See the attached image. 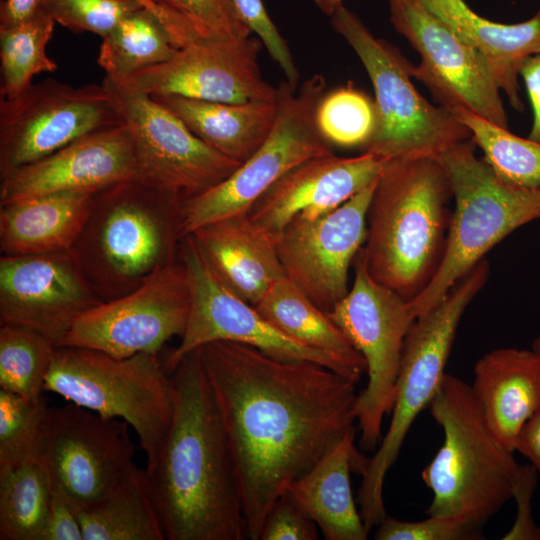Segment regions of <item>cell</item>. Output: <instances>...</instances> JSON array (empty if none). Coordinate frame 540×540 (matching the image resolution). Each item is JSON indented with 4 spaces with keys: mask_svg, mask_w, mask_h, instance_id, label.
Wrapping results in <instances>:
<instances>
[{
    "mask_svg": "<svg viewBox=\"0 0 540 540\" xmlns=\"http://www.w3.org/2000/svg\"><path fill=\"white\" fill-rule=\"evenodd\" d=\"M197 349L235 461L247 537L259 540L275 500L355 431L356 383L236 342Z\"/></svg>",
    "mask_w": 540,
    "mask_h": 540,
    "instance_id": "6da1fadb",
    "label": "cell"
},
{
    "mask_svg": "<svg viewBox=\"0 0 540 540\" xmlns=\"http://www.w3.org/2000/svg\"><path fill=\"white\" fill-rule=\"evenodd\" d=\"M169 375L172 421L145 469L165 538L247 539L235 461L198 349Z\"/></svg>",
    "mask_w": 540,
    "mask_h": 540,
    "instance_id": "7a4b0ae2",
    "label": "cell"
},
{
    "mask_svg": "<svg viewBox=\"0 0 540 540\" xmlns=\"http://www.w3.org/2000/svg\"><path fill=\"white\" fill-rule=\"evenodd\" d=\"M452 190L439 159L386 161L367 215L358 255L367 272L408 301L420 295L442 262Z\"/></svg>",
    "mask_w": 540,
    "mask_h": 540,
    "instance_id": "3957f363",
    "label": "cell"
},
{
    "mask_svg": "<svg viewBox=\"0 0 540 540\" xmlns=\"http://www.w3.org/2000/svg\"><path fill=\"white\" fill-rule=\"evenodd\" d=\"M182 200L139 178L92 195L70 252L102 301L123 296L177 262Z\"/></svg>",
    "mask_w": 540,
    "mask_h": 540,
    "instance_id": "277c9868",
    "label": "cell"
},
{
    "mask_svg": "<svg viewBox=\"0 0 540 540\" xmlns=\"http://www.w3.org/2000/svg\"><path fill=\"white\" fill-rule=\"evenodd\" d=\"M444 441L421 471L425 513L483 528L512 498L519 465L491 433L472 387L446 373L428 406Z\"/></svg>",
    "mask_w": 540,
    "mask_h": 540,
    "instance_id": "5b68a950",
    "label": "cell"
},
{
    "mask_svg": "<svg viewBox=\"0 0 540 540\" xmlns=\"http://www.w3.org/2000/svg\"><path fill=\"white\" fill-rule=\"evenodd\" d=\"M489 274V263L483 259L459 278L431 310L416 318L407 332L391 421L380 446L367 460L358 493L359 511L369 532L387 515L383 499L386 475L413 422L436 395L462 316L486 285Z\"/></svg>",
    "mask_w": 540,
    "mask_h": 540,
    "instance_id": "8992f818",
    "label": "cell"
},
{
    "mask_svg": "<svg viewBox=\"0 0 540 540\" xmlns=\"http://www.w3.org/2000/svg\"><path fill=\"white\" fill-rule=\"evenodd\" d=\"M469 139L439 158L448 176L454 210L442 262L426 289L409 301L414 319L431 310L456 281L485 259L500 241L540 219V188H524L500 179Z\"/></svg>",
    "mask_w": 540,
    "mask_h": 540,
    "instance_id": "52a82bcc",
    "label": "cell"
},
{
    "mask_svg": "<svg viewBox=\"0 0 540 540\" xmlns=\"http://www.w3.org/2000/svg\"><path fill=\"white\" fill-rule=\"evenodd\" d=\"M331 26L354 50L375 93L377 126L361 152L386 161L439 159L456 144L472 138L469 129L448 109L430 103L413 84L412 64L391 43L374 36L341 5Z\"/></svg>",
    "mask_w": 540,
    "mask_h": 540,
    "instance_id": "ba28073f",
    "label": "cell"
},
{
    "mask_svg": "<svg viewBox=\"0 0 540 540\" xmlns=\"http://www.w3.org/2000/svg\"><path fill=\"white\" fill-rule=\"evenodd\" d=\"M158 355L118 358L103 351L56 347L45 392L104 417L127 422L150 464L170 427L174 397L170 375Z\"/></svg>",
    "mask_w": 540,
    "mask_h": 540,
    "instance_id": "9c48e42d",
    "label": "cell"
},
{
    "mask_svg": "<svg viewBox=\"0 0 540 540\" xmlns=\"http://www.w3.org/2000/svg\"><path fill=\"white\" fill-rule=\"evenodd\" d=\"M326 93L321 74L307 78L298 88L282 81L277 86V114L263 144L226 179L182 202L183 238L217 220L248 213L252 206L285 174L302 163L333 154L316 121L318 105Z\"/></svg>",
    "mask_w": 540,
    "mask_h": 540,
    "instance_id": "30bf717a",
    "label": "cell"
},
{
    "mask_svg": "<svg viewBox=\"0 0 540 540\" xmlns=\"http://www.w3.org/2000/svg\"><path fill=\"white\" fill-rule=\"evenodd\" d=\"M329 315L365 360L368 381L355 412L360 447L372 451L392 410L404 340L415 319L409 301L374 280L358 254L352 286Z\"/></svg>",
    "mask_w": 540,
    "mask_h": 540,
    "instance_id": "8fae6325",
    "label": "cell"
},
{
    "mask_svg": "<svg viewBox=\"0 0 540 540\" xmlns=\"http://www.w3.org/2000/svg\"><path fill=\"white\" fill-rule=\"evenodd\" d=\"M128 426L72 402L48 408L35 459L76 512L107 497L136 467Z\"/></svg>",
    "mask_w": 540,
    "mask_h": 540,
    "instance_id": "7c38bea8",
    "label": "cell"
},
{
    "mask_svg": "<svg viewBox=\"0 0 540 540\" xmlns=\"http://www.w3.org/2000/svg\"><path fill=\"white\" fill-rule=\"evenodd\" d=\"M123 120L101 83L78 87L55 79L0 100V175L39 160L89 133Z\"/></svg>",
    "mask_w": 540,
    "mask_h": 540,
    "instance_id": "4fadbf2b",
    "label": "cell"
},
{
    "mask_svg": "<svg viewBox=\"0 0 540 540\" xmlns=\"http://www.w3.org/2000/svg\"><path fill=\"white\" fill-rule=\"evenodd\" d=\"M180 259L188 274L191 305L180 344L163 365L168 373L197 348L214 341H230L278 359L321 364L355 382L343 363L288 336L235 294L216 274L192 235L182 239Z\"/></svg>",
    "mask_w": 540,
    "mask_h": 540,
    "instance_id": "5bb4252c",
    "label": "cell"
},
{
    "mask_svg": "<svg viewBox=\"0 0 540 540\" xmlns=\"http://www.w3.org/2000/svg\"><path fill=\"white\" fill-rule=\"evenodd\" d=\"M134 145L140 180L182 201L233 173L240 163L217 152L150 95L105 76Z\"/></svg>",
    "mask_w": 540,
    "mask_h": 540,
    "instance_id": "9a60e30c",
    "label": "cell"
},
{
    "mask_svg": "<svg viewBox=\"0 0 540 540\" xmlns=\"http://www.w3.org/2000/svg\"><path fill=\"white\" fill-rule=\"evenodd\" d=\"M190 305L188 274L180 259L133 291L82 313L57 347H86L118 358L158 355L169 339L183 336Z\"/></svg>",
    "mask_w": 540,
    "mask_h": 540,
    "instance_id": "2e32d148",
    "label": "cell"
},
{
    "mask_svg": "<svg viewBox=\"0 0 540 540\" xmlns=\"http://www.w3.org/2000/svg\"><path fill=\"white\" fill-rule=\"evenodd\" d=\"M389 19L417 51L411 74L435 101L453 111L464 109L508 128L501 90L480 56L420 0H388Z\"/></svg>",
    "mask_w": 540,
    "mask_h": 540,
    "instance_id": "e0dca14e",
    "label": "cell"
},
{
    "mask_svg": "<svg viewBox=\"0 0 540 540\" xmlns=\"http://www.w3.org/2000/svg\"><path fill=\"white\" fill-rule=\"evenodd\" d=\"M377 180L326 214L295 216L275 236L285 276L326 312L349 291V268L366 240Z\"/></svg>",
    "mask_w": 540,
    "mask_h": 540,
    "instance_id": "ac0fdd59",
    "label": "cell"
},
{
    "mask_svg": "<svg viewBox=\"0 0 540 540\" xmlns=\"http://www.w3.org/2000/svg\"><path fill=\"white\" fill-rule=\"evenodd\" d=\"M262 46L257 36L192 43L164 63L124 78H110L147 95L173 94L223 103L276 101L277 87L263 79L258 65Z\"/></svg>",
    "mask_w": 540,
    "mask_h": 540,
    "instance_id": "d6986e66",
    "label": "cell"
},
{
    "mask_svg": "<svg viewBox=\"0 0 540 540\" xmlns=\"http://www.w3.org/2000/svg\"><path fill=\"white\" fill-rule=\"evenodd\" d=\"M101 302L70 250L0 257V325L32 329L57 347L75 320Z\"/></svg>",
    "mask_w": 540,
    "mask_h": 540,
    "instance_id": "ffe728a7",
    "label": "cell"
},
{
    "mask_svg": "<svg viewBox=\"0 0 540 540\" xmlns=\"http://www.w3.org/2000/svg\"><path fill=\"white\" fill-rule=\"evenodd\" d=\"M137 176L133 141L122 124L84 135L0 175V205L57 192L93 194Z\"/></svg>",
    "mask_w": 540,
    "mask_h": 540,
    "instance_id": "44dd1931",
    "label": "cell"
},
{
    "mask_svg": "<svg viewBox=\"0 0 540 540\" xmlns=\"http://www.w3.org/2000/svg\"><path fill=\"white\" fill-rule=\"evenodd\" d=\"M385 161L361 152L308 160L279 179L249 210L251 220L277 235L295 216L316 218L339 207L375 181Z\"/></svg>",
    "mask_w": 540,
    "mask_h": 540,
    "instance_id": "7402d4cb",
    "label": "cell"
},
{
    "mask_svg": "<svg viewBox=\"0 0 540 540\" xmlns=\"http://www.w3.org/2000/svg\"><path fill=\"white\" fill-rule=\"evenodd\" d=\"M189 235L220 279L252 305L285 277L275 235L255 224L248 213L206 224Z\"/></svg>",
    "mask_w": 540,
    "mask_h": 540,
    "instance_id": "603a6c76",
    "label": "cell"
},
{
    "mask_svg": "<svg viewBox=\"0 0 540 540\" xmlns=\"http://www.w3.org/2000/svg\"><path fill=\"white\" fill-rule=\"evenodd\" d=\"M470 384L496 440L515 452L520 430L540 410V360L532 349L502 347L481 356Z\"/></svg>",
    "mask_w": 540,
    "mask_h": 540,
    "instance_id": "cb8c5ba5",
    "label": "cell"
},
{
    "mask_svg": "<svg viewBox=\"0 0 540 540\" xmlns=\"http://www.w3.org/2000/svg\"><path fill=\"white\" fill-rule=\"evenodd\" d=\"M483 60L516 111H523L519 77L526 60L540 52V7L522 22L482 17L464 0H420Z\"/></svg>",
    "mask_w": 540,
    "mask_h": 540,
    "instance_id": "d4e9b609",
    "label": "cell"
},
{
    "mask_svg": "<svg viewBox=\"0 0 540 540\" xmlns=\"http://www.w3.org/2000/svg\"><path fill=\"white\" fill-rule=\"evenodd\" d=\"M346 434L288 489L311 515L327 540H366V529L353 497L350 474L362 475L368 458Z\"/></svg>",
    "mask_w": 540,
    "mask_h": 540,
    "instance_id": "484cf974",
    "label": "cell"
},
{
    "mask_svg": "<svg viewBox=\"0 0 540 540\" xmlns=\"http://www.w3.org/2000/svg\"><path fill=\"white\" fill-rule=\"evenodd\" d=\"M93 194L57 192L0 205L1 255L70 250L85 224Z\"/></svg>",
    "mask_w": 540,
    "mask_h": 540,
    "instance_id": "4316f807",
    "label": "cell"
},
{
    "mask_svg": "<svg viewBox=\"0 0 540 540\" xmlns=\"http://www.w3.org/2000/svg\"><path fill=\"white\" fill-rule=\"evenodd\" d=\"M150 96L204 143L240 164L266 140L277 114L276 101L223 103L173 94Z\"/></svg>",
    "mask_w": 540,
    "mask_h": 540,
    "instance_id": "83f0119b",
    "label": "cell"
},
{
    "mask_svg": "<svg viewBox=\"0 0 540 540\" xmlns=\"http://www.w3.org/2000/svg\"><path fill=\"white\" fill-rule=\"evenodd\" d=\"M254 306L288 336L343 363L356 383L366 372L364 358L329 312L318 307L286 276L275 282Z\"/></svg>",
    "mask_w": 540,
    "mask_h": 540,
    "instance_id": "f1b7e54d",
    "label": "cell"
},
{
    "mask_svg": "<svg viewBox=\"0 0 540 540\" xmlns=\"http://www.w3.org/2000/svg\"><path fill=\"white\" fill-rule=\"evenodd\" d=\"M76 513L84 540H166L145 470L137 466L111 494Z\"/></svg>",
    "mask_w": 540,
    "mask_h": 540,
    "instance_id": "f546056e",
    "label": "cell"
},
{
    "mask_svg": "<svg viewBox=\"0 0 540 540\" xmlns=\"http://www.w3.org/2000/svg\"><path fill=\"white\" fill-rule=\"evenodd\" d=\"M178 49L160 19L142 7L102 38L97 62L106 76L124 78L168 61Z\"/></svg>",
    "mask_w": 540,
    "mask_h": 540,
    "instance_id": "4dcf8cb0",
    "label": "cell"
},
{
    "mask_svg": "<svg viewBox=\"0 0 540 540\" xmlns=\"http://www.w3.org/2000/svg\"><path fill=\"white\" fill-rule=\"evenodd\" d=\"M52 493L37 459L0 471V540H40Z\"/></svg>",
    "mask_w": 540,
    "mask_h": 540,
    "instance_id": "1f68e13d",
    "label": "cell"
},
{
    "mask_svg": "<svg viewBox=\"0 0 540 540\" xmlns=\"http://www.w3.org/2000/svg\"><path fill=\"white\" fill-rule=\"evenodd\" d=\"M471 132L483 159L503 181L524 188H540V142L517 136L470 111H451Z\"/></svg>",
    "mask_w": 540,
    "mask_h": 540,
    "instance_id": "d6a6232c",
    "label": "cell"
},
{
    "mask_svg": "<svg viewBox=\"0 0 540 540\" xmlns=\"http://www.w3.org/2000/svg\"><path fill=\"white\" fill-rule=\"evenodd\" d=\"M55 23L40 10L24 23L0 29L1 98L9 99L24 91L38 73L57 70V64L46 54Z\"/></svg>",
    "mask_w": 540,
    "mask_h": 540,
    "instance_id": "836d02e7",
    "label": "cell"
},
{
    "mask_svg": "<svg viewBox=\"0 0 540 540\" xmlns=\"http://www.w3.org/2000/svg\"><path fill=\"white\" fill-rule=\"evenodd\" d=\"M148 1L167 17L177 48L197 42L243 39L252 34L234 0Z\"/></svg>",
    "mask_w": 540,
    "mask_h": 540,
    "instance_id": "e575fe53",
    "label": "cell"
},
{
    "mask_svg": "<svg viewBox=\"0 0 540 540\" xmlns=\"http://www.w3.org/2000/svg\"><path fill=\"white\" fill-rule=\"evenodd\" d=\"M55 350L54 342L37 331L0 325V389L26 399L44 396Z\"/></svg>",
    "mask_w": 540,
    "mask_h": 540,
    "instance_id": "d590c367",
    "label": "cell"
},
{
    "mask_svg": "<svg viewBox=\"0 0 540 540\" xmlns=\"http://www.w3.org/2000/svg\"><path fill=\"white\" fill-rule=\"evenodd\" d=\"M316 121L330 144L362 149L377 126L375 103L348 83L325 93L317 108Z\"/></svg>",
    "mask_w": 540,
    "mask_h": 540,
    "instance_id": "8d00e7d4",
    "label": "cell"
},
{
    "mask_svg": "<svg viewBox=\"0 0 540 540\" xmlns=\"http://www.w3.org/2000/svg\"><path fill=\"white\" fill-rule=\"evenodd\" d=\"M48 408L44 396L26 399L0 389V471L35 459Z\"/></svg>",
    "mask_w": 540,
    "mask_h": 540,
    "instance_id": "74e56055",
    "label": "cell"
},
{
    "mask_svg": "<svg viewBox=\"0 0 540 540\" xmlns=\"http://www.w3.org/2000/svg\"><path fill=\"white\" fill-rule=\"evenodd\" d=\"M142 7L138 0H44L40 10L75 33L92 32L104 38Z\"/></svg>",
    "mask_w": 540,
    "mask_h": 540,
    "instance_id": "f35d334b",
    "label": "cell"
},
{
    "mask_svg": "<svg viewBox=\"0 0 540 540\" xmlns=\"http://www.w3.org/2000/svg\"><path fill=\"white\" fill-rule=\"evenodd\" d=\"M376 540H481L483 528L465 521L429 515L420 521L386 517L378 524Z\"/></svg>",
    "mask_w": 540,
    "mask_h": 540,
    "instance_id": "ab89813d",
    "label": "cell"
},
{
    "mask_svg": "<svg viewBox=\"0 0 540 540\" xmlns=\"http://www.w3.org/2000/svg\"><path fill=\"white\" fill-rule=\"evenodd\" d=\"M318 529L311 515L287 489L267 513L259 540H316Z\"/></svg>",
    "mask_w": 540,
    "mask_h": 540,
    "instance_id": "60d3db41",
    "label": "cell"
},
{
    "mask_svg": "<svg viewBox=\"0 0 540 540\" xmlns=\"http://www.w3.org/2000/svg\"><path fill=\"white\" fill-rule=\"evenodd\" d=\"M241 17L263 43L269 55L281 68L285 80L299 83V72L287 41L268 15L262 0H234Z\"/></svg>",
    "mask_w": 540,
    "mask_h": 540,
    "instance_id": "b9f144b4",
    "label": "cell"
},
{
    "mask_svg": "<svg viewBox=\"0 0 540 540\" xmlns=\"http://www.w3.org/2000/svg\"><path fill=\"white\" fill-rule=\"evenodd\" d=\"M538 474L529 463L519 465L512 498L516 501L517 515L504 540H540V527L532 517L531 501L536 490Z\"/></svg>",
    "mask_w": 540,
    "mask_h": 540,
    "instance_id": "7bdbcfd3",
    "label": "cell"
},
{
    "mask_svg": "<svg viewBox=\"0 0 540 540\" xmlns=\"http://www.w3.org/2000/svg\"><path fill=\"white\" fill-rule=\"evenodd\" d=\"M40 540H84L76 511L54 490Z\"/></svg>",
    "mask_w": 540,
    "mask_h": 540,
    "instance_id": "ee69618b",
    "label": "cell"
},
{
    "mask_svg": "<svg viewBox=\"0 0 540 540\" xmlns=\"http://www.w3.org/2000/svg\"><path fill=\"white\" fill-rule=\"evenodd\" d=\"M531 104L533 120L528 138L540 142V52L529 57L520 71Z\"/></svg>",
    "mask_w": 540,
    "mask_h": 540,
    "instance_id": "f6af8a7d",
    "label": "cell"
},
{
    "mask_svg": "<svg viewBox=\"0 0 540 540\" xmlns=\"http://www.w3.org/2000/svg\"><path fill=\"white\" fill-rule=\"evenodd\" d=\"M515 451L529 461L540 478V410L531 416L520 430Z\"/></svg>",
    "mask_w": 540,
    "mask_h": 540,
    "instance_id": "bcb514c9",
    "label": "cell"
},
{
    "mask_svg": "<svg viewBox=\"0 0 540 540\" xmlns=\"http://www.w3.org/2000/svg\"><path fill=\"white\" fill-rule=\"evenodd\" d=\"M44 0H4L0 9V29L17 26L33 18Z\"/></svg>",
    "mask_w": 540,
    "mask_h": 540,
    "instance_id": "7dc6e473",
    "label": "cell"
},
{
    "mask_svg": "<svg viewBox=\"0 0 540 540\" xmlns=\"http://www.w3.org/2000/svg\"><path fill=\"white\" fill-rule=\"evenodd\" d=\"M325 15L331 16L341 5L343 0H312Z\"/></svg>",
    "mask_w": 540,
    "mask_h": 540,
    "instance_id": "c3c4849f",
    "label": "cell"
},
{
    "mask_svg": "<svg viewBox=\"0 0 540 540\" xmlns=\"http://www.w3.org/2000/svg\"><path fill=\"white\" fill-rule=\"evenodd\" d=\"M138 1L143 5V7L147 8L148 10L153 12L160 19V21L163 23V25L165 26V28L167 29V31L169 33V22L167 20V17L165 16V14L160 9H158L156 6L151 4L148 0H138ZM169 35H170V33H169Z\"/></svg>",
    "mask_w": 540,
    "mask_h": 540,
    "instance_id": "681fc988",
    "label": "cell"
},
{
    "mask_svg": "<svg viewBox=\"0 0 540 540\" xmlns=\"http://www.w3.org/2000/svg\"><path fill=\"white\" fill-rule=\"evenodd\" d=\"M531 349L536 353L540 360V334L532 342Z\"/></svg>",
    "mask_w": 540,
    "mask_h": 540,
    "instance_id": "f907efd6",
    "label": "cell"
}]
</instances>
